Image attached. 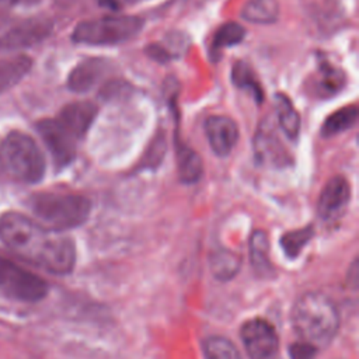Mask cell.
Wrapping results in <instances>:
<instances>
[{
    "label": "cell",
    "mask_w": 359,
    "mask_h": 359,
    "mask_svg": "<svg viewBox=\"0 0 359 359\" xmlns=\"http://www.w3.org/2000/svg\"><path fill=\"white\" fill-rule=\"evenodd\" d=\"M250 359H276L279 337L275 327L261 317L247 320L240 331Z\"/></svg>",
    "instance_id": "cell-7"
},
{
    "label": "cell",
    "mask_w": 359,
    "mask_h": 359,
    "mask_svg": "<svg viewBox=\"0 0 359 359\" xmlns=\"http://www.w3.org/2000/svg\"><path fill=\"white\" fill-rule=\"evenodd\" d=\"M359 111L356 107L349 105L344 107L335 112H332L321 126V136L323 137H332L339 135L348 129H351L358 119Z\"/></svg>",
    "instance_id": "cell-22"
},
{
    "label": "cell",
    "mask_w": 359,
    "mask_h": 359,
    "mask_svg": "<svg viewBox=\"0 0 359 359\" xmlns=\"http://www.w3.org/2000/svg\"><path fill=\"white\" fill-rule=\"evenodd\" d=\"M351 199L349 182L342 175H335L330 178L323 187L318 202L317 212L323 220H337L346 209Z\"/></svg>",
    "instance_id": "cell-11"
},
{
    "label": "cell",
    "mask_w": 359,
    "mask_h": 359,
    "mask_svg": "<svg viewBox=\"0 0 359 359\" xmlns=\"http://www.w3.org/2000/svg\"><path fill=\"white\" fill-rule=\"evenodd\" d=\"M275 111L278 125L283 135L290 140H296L300 132V116L292 101L285 94L275 95Z\"/></svg>",
    "instance_id": "cell-19"
},
{
    "label": "cell",
    "mask_w": 359,
    "mask_h": 359,
    "mask_svg": "<svg viewBox=\"0 0 359 359\" xmlns=\"http://www.w3.org/2000/svg\"><path fill=\"white\" fill-rule=\"evenodd\" d=\"M52 21L43 17L24 20L0 36V49L20 50L42 42L52 32Z\"/></svg>",
    "instance_id": "cell-9"
},
{
    "label": "cell",
    "mask_w": 359,
    "mask_h": 359,
    "mask_svg": "<svg viewBox=\"0 0 359 359\" xmlns=\"http://www.w3.org/2000/svg\"><path fill=\"white\" fill-rule=\"evenodd\" d=\"M205 135L212 151L219 157L229 156L238 140V128L233 119L213 115L205 121Z\"/></svg>",
    "instance_id": "cell-12"
},
{
    "label": "cell",
    "mask_w": 359,
    "mask_h": 359,
    "mask_svg": "<svg viewBox=\"0 0 359 359\" xmlns=\"http://www.w3.org/2000/svg\"><path fill=\"white\" fill-rule=\"evenodd\" d=\"M317 349L303 341H297L289 346L290 359H314Z\"/></svg>",
    "instance_id": "cell-28"
},
{
    "label": "cell",
    "mask_w": 359,
    "mask_h": 359,
    "mask_svg": "<svg viewBox=\"0 0 359 359\" xmlns=\"http://www.w3.org/2000/svg\"><path fill=\"white\" fill-rule=\"evenodd\" d=\"M212 273L219 280H230L240 269V257L230 250L220 248L212 252L209 258Z\"/></svg>",
    "instance_id": "cell-21"
},
{
    "label": "cell",
    "mask_w": 359,
    "mask_h": 359,
    "mask_svg": "<svg viewBox=\"0 0 359 359\" xmlns=\"http://www.w3.org/2000/svg\"><path fill=\"white\" fill-rule=\"evenodd\" d=\"M0 294L24 303H35L48 294V285L38 275L0 257Z\"/></svg>",
    "instance_id": "cell-6"
},
{
    "label": "cell",
    "mask_w": 359,
    "mask_h": 359,
    "mask_svg": "<svg viewBox=\"0 0 359 359\" xmlns=\"http://www.w3.org/2000/svg\"><path fill=\"white\" fill-rule=\"evenodd\" d=\"M95 115L97 107L93 102L76 101L63 107L56 119L70 132L76 140H79L87 133L91 123L94 122Z\"/></svg>",
    "instance_id": "cell-13"
},
{
    "label": "cell",
    "mask_w": 359,
    "mask_h": 359,
    "mask_svg": "<svg viewBox=\"0 0 359 359\" xmlns=\"http://www.w3.org/2000/svg\"><path fill=\"white\" fill-rule=\"evenodd\" d=\"M28 206L36 223L56 233L81 226L91 212V202L86 196L76 194H34L28 201Z\"/></svg>",
    "instance_id": "cell-3"
},
{
    "label": "cell",
    "mask_w": 359,
    "mask_h": 359,
    "mask_svg": "<svg viewBox=\"0 0 359 359\" xmlns=\"http://www.w3.org/2000/svg\"><path fill=\"white\" fill-rule=\"evenodd\" d=\"M18 0H0V3H4V4H8V6H13L15 4Z\"/></svg>",
    "instance_id": "cell-30"
},
{
    "label": "cell",
    "mask_w": 359,
    "mask_h": 359,
    "mask_svg": "<svg viewBox=\"0 0 359 359\" xmlns=\"http://www.w3.org/2000/svg\"><path fill=\"white\" fill-rule=\"evenodd\" d=\"M101 6H105V7H109V8H118L119 6V1L118 0H98Z\"/></svg>",
    "instance_id": "cell-29"
},
{
    "label": "cell",
    "mask_w": 359,
    "mask_h": 359,
    "mask_svg": "<svg viewBox=\"0 0 359 359\" xmlns=\"http://www.w3.org/2000/svg\"><path fill=\"white\" fill-rule=\"evenodd\" d=\"M346 81V76L344 70H341L337 66L330 65L328 62H324L318 72L317 77L314 80V93L320 97H330L339 93Z\"/></svg>",
    "instance_id": "cell-18"
},
{
    "label": "cell",
    "mask_w": 359,
    "mask_h": 359,
    "mask_svg": "<svg viewBox=\"0 0 359 359\" xmlns=\"http://www.w3.org/2000/svg\"><path fill=\"white\" fill-rule=\"evenodd\" d=\"M177 171L182 184H195L201 180L203 172V164L199 154L188 144L177 142Z\"/></svg>",
    "instance_id": "cell-16"
},
{
    "label": "cell",
    "mask_w": 359,
    "mask_h": 359,
    "mask_svg": "<svg viewBox=\"0 0 359 359\" xmlns=\"http://www.w3.org/2000/svg\"><path fill=\"white\" fill-rule=\"evenodd\" d=\"M250 261L261 278H272L275 268L269 258V241L264 230H255L250 237Z\"/></svg>",
    "instance_id": "cell-15"
},
{
    "label": "cell",
    "mask_w": 359,
    "mask_h": 359,
    "mask_svg": "<svg viewBox=\"0 0 359 359\" xmlns=\"http://www.w3.org/2000/svg\"><path fill=\"white\" fill-rule=\"evenodd\" d=\"M143 20L136 15H108L86 20L76 25L72 39L76 43L104 46L128 42L143 28Z\"/></svg>",
    "instance_id": "cell-5"
},
{
    "label": "cell",
    "mask_w": 359,
    "mask_h": 359,
    "mask_svg": "<svg viewBox=\"0 0 359 359\" xmlns=\"http://www.w3.org/2000/svg\"><path fill=\"white\" fill-rule=\"evenodd\" d=\"M241 17L252 24H271L279 17V6L276 0H248L243 10Z\"/></svg>",
    "instance_id": "cell-20"
},
{
    "label": "cell",
    "mask_w": 359,
    "mask_h": 359,
    "mask_svg": "<svg viewBox=\"0 0 359 359\" xmlns=\"http://www.w3.org/2000/svg\"><path fill=\"white\" fill-rule=\"evenodd\" d=\"M32 60L27 55L0 59V94L20 83L31 70Z\"/></svg>",
    "instance_id": "cell-17"
},
{
    "label": "cell",
    "mask_w": 359,
    "mask_h": 359,
    "mask_svg": "<svg viewBox=\"0 0 359 359\" xmlns=\"http://www.w3.org/2000/svg\"><path fill=\"white\" fill-rule=\"evenodd\" d=\"M231 80H233L234 86L250 91L254 95L257 102H262V98H264L262 88H261L258 80L255 79L254 70L250 67L248 63H245L243 60H238L237 63H234L233 70H231Z\"/></svg>",
    "instance_id": "cell-24"
},
{
    "label": "cell",
    "mask_w": 359,
    "mask_h": 359,
    "mask_svg": "<svg viewBox=\"0 0 359 359\" xmlns=\"http://www.w3.org/2000/svg\"><path fill=\"white\" fill-rule=\"evenodd\" d=\"M206 359H243L234 344L224 337H210L203 342Z\"/></svg>",
    "instance_id": "cell-25"
},
{
    "label": "cell",
    "mask_w": 359,
    "mask_h": 359,
    "mask_svg": "<svg viewBox=\"0 0 359 359\" xmlns=\"http://www.w3.org/2000/svg\"><path fill=\"white\" fill-rule=\"evenodd\" d=\"M36 129L59 168L66 167L74 160L76 139L57 119H42L38 122Z\"/></svg>",
    "instance_id": "cell-8"
},
{
    "label": "cell",
    "mask_w": 359,
    "mask_h": 359,
    "mask_svg": "<svg viewBox=\"0 0 359 359\" xmlns=\"http://www.w3.org/2000/svg\"><path fill=\"white\" fill-rule=\"evenodd\" d=\"M119 3H139V1H144V0H118Z\"/></svg>",
    "instance_id": "cell-31"
},
{
    "label": "cell",
    "mask_w": 359,
    "mask_h": 359,
    "mask_svg": "<svg viewBox=\"0 0 359 359\" xmlns=\"http://www.w3.org/2000/svg\"><path fill=\"white\" fill-rule=\"evenodd\" d=\"M108 65L101 59H88L79 63L67 77V87L73 93H87L105 74Z\"/></svg>",
    "instance_id": "cell-14"
},
{
    "label": "cell",
    "mask_w": 359,
    "mask_h": 359,
    "mask_svg": "<svg viewBox=\"0 0 359 359\" xmlns=\"http://www.w3.org/2000/svg\"><path fill=\"white\" fill-rule=\"evenodd\" d=\"M292 325L299 341L318 351L334 339L339 327V314L330 297L318 292H307L293 304Z\"/></svg>",
    "instance_id": "cell-2"
},
{
    "label": "cell",
    "mask_w": 359,
    "mask_h": 359,
    "mask_svg": "<svg viewBox=\"0 0 359 359\" xmlns=\"http://www.w3.org/2000/svg\"><path fill=\"white\" fill-rule=\"evenodd\" d=\"M0 240L15 255L55 275L70 273L76 262L72 238L42 227L18 212L0 216Z\"/></svg>",
    "instance_id": "cell-1"
},
{
    "label": "cell",
    "mask_w": 359,
    "mask_h": 359,
    "mask_svg": "<svg viewBox=\"0 0 359 359\" xmlns=\"http://www.w3.org/2000/svg\"><path fill=\"white\" fill-rule=\"evenodd\" d=\"M0 167L18 182L35 184L43 178L45 157L31 136L13 130L0 143Z\"/></svg>",
    "instance_id": "cell-4"
},
{
    "label": "cell",
    "mask_w": 359,
    "mask_h": 359,
    "mask_svg": "<svg viewBox=\"0 0 359 359\" xmlns=\"http://www.w3.org/2000/svg\"><path fill=\"white\" fill-rule=\"evenodd\" d=\"M313 236V226H306L303 229L285 233L280 238V245L289 258H296L300 254V251L306 247V244L311 240Z\"/></svg>",
    "instance_id": "cell-26"
},
{
    "label": "cell",
    "mask_w": 359,
    "mask_h": 359,
    "mask_svg": "<svg viewBox=\"0 0 359 359\" xmlns=\"http://www.w3.org/2000/svg\"><path fill=\"white\" fill-rule=\"evenodd\" d=\"M188 36L182 32H171L165 39L164 45H150L146 52L156 60H170L171 57H178L188 48Z\"/></svg>",
    "instance_id": "cell-23"
},
{
    "label": "cell",
    "mask_w": 359,
    "mask_h": 359,
    "mask_svg": "<svg viewBox=\"0 0 359 359\" xmlns=\"http://www.w3.org/2000/svg\"><path fill=\"white\" fill-rule=\"evenodd\" d=\"M245 35V29L237 24V22H226L223 24L216 34L213 35V42H212V49L215 52H219L223 48H229L233 45H237L243 41Z\"/></svg>",
    "instance_id": "cell-27"
},
{
    "label": "cell",
    "mask_w": 359,
    "mask_h": 359,
    "mask_svg": "<svg viewBox=\"0 0 359 359\" xmlns=\"http://www.w3.org/2000/svg\"><path fill=\"white\" fill-rule=\"evenodd\" d=\"M254 150L257 161L261 164L282 167L290 161V157L283 147L271 118L261 122L254 139Z\"/></svg>",
    "instance_id": "cell-10"
}]
</instances>
